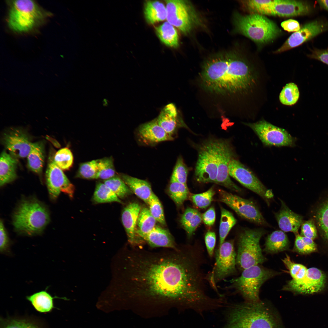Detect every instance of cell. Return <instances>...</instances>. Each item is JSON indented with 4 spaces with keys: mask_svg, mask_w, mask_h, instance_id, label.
Returning <instances> with one entry per match:
<instances>
[{
    "mask_svg": "<svg viewBox=\"0 0 328 328\" xmlns=\"http://www.w3.org/2000/svg\"><path fill=\"white\" fill-rule=\"evenodd\" d=\"M259 265L244 269L240 276L230 281V284L227 288L235 290L243 297L246 302H255L260 301L259 292L261 285L280 273Z\"/></svg>",
    "mask_w": 328,
    "mask_h": 328,
    "instance_id": "obj_7",
    "label": "cell"
},
{
    "mask_svg": "<svg viewBox=\"0 0 328 328\" xmlns=\"http://www.w3.org/2000/svg\"><path fill=\"white\" fill-rule=\"evenodd\" d=\"M221 215L219 227L220 248L224 242L225 239L237 220L233 214L224 208H221Z\"/></svg>",
    "mask_w": 328,
    "mask_h": 328,
    "instance_id": "obj_36",
    "label": "cell"
},
{
    "mask_svg": "<svg viewBox=\"0 0 328 328\" xmlns=\"http://www.w3.org/2000/svg\"><path fill=\"white\" fill-rule=\"evenodd\" d=\"M44 143L40 141L32 143L30 151L27 157L28 166L33 172L41 173L45 159Z\"/></svg>",
    "mask_w": 328,
    "mask_h": 328,
    "instance_id": "obj_30",
    "label": "cell"
},
{
    "mask_svg": "<svg viewBox=\"0 0 328 328\" xmlns=\"http://www.w3.org/2000/svg\"><path fill=\"white\" fill-rule=\"evenodd\" d=\"M188 173V170L183 159L179 156L173 172L170 181L186 184Z\"/></svg>",
    "mask_w": 328,
    "mask_h": 328,
    "instance_id": "obj_48",
    "label": "cell"
},
{
    "mask_svg": "<svg viewBox=\"0 0 328 328\" xmlns=\"http://www.w3.org/2000/svg\"><path fill=\"white\" fill-rule=\"evenodd\" d=\"M97 160V179L105 180L114 176L115 170L111 157L104 158Z\"/></svg>",
    "mask_w": 328,
    "mask_h": 328,
    "instance_id": "obj_43",
    "label": "cell"
},
{
    "mask_svg": "<svg viewBox=\"0 0 328 328\" xmlns=\"http://www.w3.org/2000/svg\"><path fill=\"white\" fill-rule=\"evenodd\" d=\"M124 258L123 289L134 299L173 301L195 311L207 303L205 262L197 248L157 251L132 247Z\"/></svg>",
    "mask_w": 328,
    "mask_h": 328,
    "instance_id": "obj_1",
    "label": "cell"
},
{
    "mask_svg": "<svg viewBox=\"0 0 328 328\" xmlns=\"http://www.w3.org/2000/svg\"><path fill=\"white\" fill-rule=\"evenodd\" d=\"M230 176L245 187L261 197L268 203L274 195L272 191L267 189L249 169L235 158L231 161L229 166Z\"/></svg>",
    "mask_w": 328,
    "mask_h": 328,
    "instance_id": "obj_12",
    "label": "cell"
},
{
    "mask_svg": "<svg viewBox=\"0 0 328 328\" xmlns=\"http://www.w3.org/2000/svg\"><path fill=\"white\" fill-rule=\"evenodd\" d=\"M156 221L149 209L144 207L141 209L137 224L138 228L136 230V232L137 236L140 234H145L150 232L155 226Z\"/></svg>",
    "mask_w": 328,
    "mask_h": 328,
    "instance_id": "obj_37",
    "label": "cell"
},
{
    "mask_svg": "<svg viewBox=\"0 0 328 328\" xmlns=\"http://www.w3.org/2000/svg\"><path fill=\"white\" fill-rule=\"evenodd\" d=\"M317 3L321 8L328 11V0L317 1Z\"/></svg>",
    "mask_w": 328,
    "mask_h": 328,
    "instance_id": "obj_57",
    "label": "cell"
},
{
    "mask_svg": "<svg viewBox=\"0 0 328 328\" xmlns=\"http://www.w3.org/2000/svg\"><path fill=\"white\" fill-rule=\"evenodd\" d=\"M253 79L248 64L233 57H220L207 61L200 75V83L204 90L222 95L245 91L250 87Z\"/></svg>",
    "mask_w": 328,
    "mask_h": 328,
    "instance_id": "obj_2",
    "label": "cell"
},
{
    "mask_svg": "<svg viewBox=\"0 0 328 328\" xmlns=\"http://www.w3.org/2000/svg\"><path fill=\"white\" fill-rule=\"evenodd\" d=\"M274 0H249L244 1L243 3L246 10L250 14H257L268 15L270 7Z\"/></svg>",
    "mask_w": 328,
    "mask_h": 328,
    "instance_id": "obj_40",
    "label": "cell"
},
{
    "mask_svg": "<svg viewBox=\"0 0 328 328\" xmlns=\"http://www.w3.org/2000/svg\"><path fill=\"white\" fill-rule=\"evenodd\" d=\"M141 210L140 205L133 202L127 205L122 213V224L126 232L128 241L132 247H142L141 244L142 242L136 232V226Z\"/></svg>",
    "mask_w": 328,
    "mask_h": 328,
    "instance_id": "obj_21",
    "label": "cell"
},
{
    "mask_svg": "<svg viewBox=\"0 0 328 328\" xmlns=\"http://www.w3.org/2000/svg\"><path fill=\"white\" fill-rule=\"evenodd\" d=\"M165 2L167 22L183 33L189 32L192 27V18L187 4L181 0H167Z\"/></svg>",
    "mask_w": 328,
    "mask_h": 328,
    "instance_id": "obj_18",
    "label": "cell"
},
{
    "mask_svg": "<svg viewBox=\"0 0 328 328\" xmlns=\"http://www.w3.org/2000/svg\"><path fill=\"white\" fill-rule=\"evenodd\" d=\"M217 174L216 140L209 139L202 143L198 148L195 177L199 182L215 183Z\"/></svg>",
    "mask_w": 328,
    "mask_h": 328,
    "instance_id": "obj_10",
    "label": "cell"
},
{
    "mask_svg": "<svg viewBox=\"0 0 328 328\" xmlns=\"http://www.w3.org/2000/svg\"><path fill=\"white\" fill-rule=\"evenodd\" d=\"M156 34L161 41L166 46L176 48L179 44V38L175 27L167 22L156 27Z\"/></svg>",
    "mask_w": 328,
    "mask_h": 328,
    "instance_id": "obj_32",
    "label": "cell"
},
{
    "mask_svg": "<svg viewBox=\"0 0 328 328\" xmlns=\"http://www.w3.org/2000/svg\"><path fill=\"white\" fill-rule=\"evenodd\" d=\"M215 194L214 187H212L204 192L192 195L191 198L197 207L200 208H206L210 204Z\"/></svg>",
    "mask_w": 328,
    "mask_h": 328,
    "instance_id": "obj_49",
    "label": "cell"
},
{
    "mask_svg": "<svg viewBox=\"0 0 328 328\" xmlns=\"http://www.w3.org/2000/svg\"><path fill=\"white\" fill-rule=\"evenodd\" d=\"M202 215L197 210L188 207L181 216L180 223L190 238L201 223Z\"/></svg>",
    "mask_w": 328,
    "mask_h": 328,
    "instance_id": "obj_33",
    "label": "cell"
},
{
    "mask_svg": "<svg viewBox=\"0 0 328 328\" xmlns=\"http://www.w3.org/2000/svg\"><path fill=\"white\" fill-rule=\"evenodd\" d=\"M56 298L65 299L63 298L52 296L47 291H41L26 297V299L29 301L34 308L41 313L50 311L54 308L53 299Z\"/></svg>",
    "mask_w": 328,
    "mask_h": 328,
    "instance_id": "obj_31",
    "label": "cell"
},
{
    "mask_svg": "<svg viewBox=\"0 0 328 328\" xmlns=\"http://www.w3.org/2000/svg\"><path fill=\"white\" fill-rule=\"evenodd\" d=\"M279 210L275 214L279 227L284 232L296 234L303 222L302 217L291 210L282 201Z\"/></svg>",
    "mask_w": 328,
    "mask_h": 328,
    "instance_id": "obj_24",
    "label": "cell"
},
{
    "mask_svg": "<svg viewBox=\"0 0 328 328\" xmlns=\"http://www.w3.org/2000/svg\"><path fill=\"white\" fill-rule=\"evenodd\" d=\"M137 132L141 141L148 145L172 140L173 139L159 125L156 118L141 125Z\"/></svg>",
    "mask_w": 328,
    "mask_h": 328,
    "instance_id": "obj_22",
    "label": "cell"
},
{
    "mask_svg": "<svg viewBox=\"0 0 328 328\" xmlns=\"http://www.w3.org/2000/svg\"><path fill=\"white\" fill-rule=\"evenodd\" d=\"M234 25L237 31L255 43L264 44L279 36L281 31L277 25L265 15L257 14L235 15Z\"/></svg>",
    "mask_w": 328,
    "mask_h": 328,
    "instance_id": "obj_6",
    "label": "cell"
},
{
    "mask_svg": "<svg viewBox=\"0 0 328 328\" xmlns=\"http://www.w3.org/2000/svg\"><path fill=\"white\" fill-rule=\"evenodd\" d=\"M150 212L157 221L163 225L166 223L162 206L159 199L153 193L148 202Z\"/></svg>",
    "mask_w": 328,
    "mask_h": 328,
    "instance_id": "obj_47",
    "label": "cell"
},
{
    "mask_svg": "<svg viewBox=\"0 0 328 328\" xmlns=\"http://www.w3.org/2000/svg\"><path fill=\"white\" fill-rule=\"evenodd\" d=\"M217 163V174L215 183L236 192L241 189L231 179L229 174V166L235 154L230 142L225 139L216 140Z\"/></svg>",
    "mask_w": 328,
    "mask_h": 328,
    "instance_id": "obj_14",
    "label": "cell"
},
{
    "mask_svg": "<svg viewBox=\"0 0 328 328\" xmlns=\"http://www.w3.org/2000/svg\"><path fill=\"white\" fill-rule=\"evenodd\" d=\"M18 161L6 151L1 154L0 159V186H3L16 179Z\"/></svg>",
    "mask_w": 328,
    "mask_h": 328,
    "instance_id": "obj_26",
    "label": "cell"
},
{
    "mask_svg": "<svg viewBox=\"0 0 328 328\" xmlns=\"http://www.w3.org/2000/svg\"><path fill=\"white\" fill-rule=\"evenodd\" d=\"M264 234L261 229H246L239 234L236 260L237 266L240 270L262 264L266 260L259 243Z\"/></svg>",
    "mask_w": 328,
    "mask_h": 328,
    "instance_id": "obj_8",
    "label": "cell"
},
{
    "mask_svg": "<svg viewBox=\"0 0 328 328\" xmlns=\"http://www.w3.org/2000/svg\"><path fill=\"white\" fill-rule=\"evenodd\" d=\"M10 241L3 221L0 222V252L2 254H9Z\"/></svg>",
    "mask_w": 328,
    "mask_h": 328,
    "instance_id": "obj_52",
    "label": "cell"
},
{
    "mask_svg": "<svg viewBox=\"0 0 328 328\" xmlns=\"http://www.w3.org/2000/svg\"><path fill=\"white\" fill-rule=\"evenodd\" d=\"M265 145L276 146H294L296 139L285 129L263 120L254 123H245Z\"/></svg>",
    "mask_w": 328,
    "mask_h": 328,
    "instance_id": "obj_11",
    "label": "cell"
},
{
    "mask_svg": "<svg viewBox=\"0 0 328 328\" xmlns=\"http://www.w3.org/2000/svg\"><path fill=\"white\" fill-rule=\"evenodd\" d=\"M315 217L323 237L328 240V200L323 202L318 207Z\"/></svg>",
    "mask_w": 328,
    "mask_h": 328,
    "instance_id": "obj_42",
    "label": "cell"
},
{
    "mask_svg": "<svg viewBox=\"0 0 328 328\" xmlns=\"http://www.w3.org/2000/svg\"><path fill=\"white\" fill-rule=\"evenodd\" d=\"M55 163L62 170H68L71 166L73 162V154L67 148H62L54 154Z\"/></svg>",
    "mask_w": 328,
    "mask_h": 328,
    "instance_id": "obj_45",
    "label": "cell"
},
{
    "mask_svg": "<svg viewBox=\"0 0 328 328\" xmlns=\"http://www.w3.org/2000/svg\"><path fill=\"white\" fill-rule=\"evenodd\" d=\"M204 239L208 255L210 258H212L214 255L216 242L215 233L212 231H208L205 235Z\"/></svg>",
    "mask_w": 328,
    "mask_h": 328,
    "instance_id": "obj_53",
    "label": "cell"
},
{
    "mask_svg": "<svg viewBox=\"0 0 328 328\" xmlns=\"http://www.w3.org/2000/svg\"><path fill=\"white\" fill-rule=\"evenodd\" d=\"M54 155L51 153L46 172V185L50 197L55 200L61 192L73 196L75 188L61 169L55 163Z\"/></svg>",
    "mask_w": 328,
    "mask_h": 328,
    "instance_id": "obj_15",
    "label": "cell"
},
{
    "mask_svg": "<svg viewBox=\"0 0 328 328\" xmlns=\"http://www.w3.org/2000/svg\"><path fill=\"white\" fill-rule=\"evenodd\" d=\"M144 13L146 22L153 24L166 19V6L158 1H146L144 3Z\"/></svg>",
    "mask_w": 328,
    "mask_h": 328,
    "instance_id": "obj_28",
    "label": "cell"
},
{
    "mask_svg": "<svg viewBox=\"0 0 328 328\" xmlns=\"http://www.w3.org/2000/svg\"><path fill=\"white\" fill-rule=\"evenodd\" d=\"M227 316L223 328H283L277 312L260 300L231 305Z\"/></svg>",
    "mask_w": 328,
    "mask_h": 328,
    "instance_id": "obj_3",
    "label": "cell"
},
{
    "mask_svg": "<svg viewBox=\"0 0 328 328\" xmlns=\"http://www.w3.org/2000/svg\"><path fill=\"white\" fill-rule=\"evenodd\" d=\"M2 142L9 154L16 159L27 157L32 143L24 131L17 128L12 129L5 133Z\"/></svg>",
    "mask_w": 328,
    "mask_h": 328,
    "instance_id": "obj_19",
    "label": "cell"
},
{
    "mask_svg": "<svg viewBox=\"0 0 328 328\" xmlns=\"http://www.w3.org/2000/svg\"><path fill=\"white\" fill-rule=\"evenodd\" d=\"M138 236L142 242H145L153 248H176L178 246L170 232L159 227L155 226L149 232Z\"/></svg>",
    "mask_w": 328,
    "mask_h": 328,
    "instance_id": "obj_23",
    "label": "cell"
},
{
    "mask_svg": "<svg viewBox=\"0 0 328 328\" xmlns=\"http://www.w3.org/2000/svg\"><path fill=\"white\" fill-rule=\"evenodd\" d=\"M156 119L159 125L172 137L177 128L184 125L179 116L176 107L172 103L164 107Z\"/></svg>",
    "mask_w": 328,
    "mask_h": 328,
    "instance_id": "obj_25",
    "label": "cell"
},
{
    "mask_svg": "<svg viewBox=\"0 0 328 328\" xmlns=\"http://www.w3.org/2000/svg\"><path fill=\"white\" fill-rule=\"evenodd\" d=\"M316 245L313 240L296 234L293 251L302 254H308L316 251Z\"/></svg>",
    "mask_w": 328,
    "mask_h": 328,
    "instance_id": "obj_44",
    "label": "cell"
},
{
    "mask_svg": "<svg viewBox=\"0 0 328 328\" xmlns=\"http://www.w3.org/2000/svg\"><path fill=\"white\" fill-rule=\"evenodd\" d=\"M310 5L306 2L292 0H274L268 15L292 17L304 15L311 12Z\"/></svg>",
    "mask_w": 328,
    "mask_h": 328,
    "instance_id": "obj_20",
    "label": "cell"
},
{
    "mask_svg": "<svg viewBox=\"0 0 328 328\" xmlns=\"http://www.w3.org/2000/svg\"><path fill=\"white\" fill-rule=\"evenodd\" d=\"M282 261L292 278V280L296 282L301 281L305 277L307 269L304 265L293 262L290 257L286 254Z\"/></svg>",
    "mask_w": 328,
    "mask_h": 328,
    "instance_id": "obj_41",
    "label": "cell"
},
{
    "mask_svg": "<svg viewBox=\"0 0 328 328\" xmlns=\"http://www.w3.org/2000/svg\"><path fill=\"white\" fill-rule=\"evenodd\" d=\"M326 280L325 275L322 271L312 267L307 269L306 275L301 281L296 282L292 279L289 280L282 289L297 294H313L323 289Z\"/></svg>",
    "mask_w": 328,
    "mask_h": 328,
    "instance_id": "obj_16",
    "label": "cell"
},
{
    "mask_svg": "<svg viewBox=\"0 0 328 328\" xmlns=\"http://www.w3.org/2000/svg\"><path fill=\"white\" fill-rule=\"evenodd\" d=\"M281 26L283 29L288 32H296L300 29L299 22L293 19H289L282 22Z\"/></svg>",
    "mask_w": 328,
    "mask_h": 328,
    "instance_id": "obj_56",
    "label": "cell"
},
{
    "mask_svg": "<svg viewBox=\"0 0 328 328\" xmlns=\"http://www.w3.org/2000/svg\"><path fill=\"white\" fill-rule=\"evenodd\" d=\"M204 223L208 226L213 225L215 221L216 214L214 208L211 207L202 215Z\"/></svg>",
    "mask_w": 328,
    "mask_h": 328,
    "instance_id": "obj_55",
    "label": "cell"
},
{
    "mask_svg": "<svg viewBox=\"0 0 328 328\" xmlns=\"http://www.w3.org/2000/svg\"><path fill=\"white\" fill-rule=\"evenodd\" d=\"M7 3L9 7L7 24L15 32H31L43 24L52 15L33 0H9Z\"/></svg>",
    "mask_w": 328,
    "mask_h": 328,
    "instance_id": "obj_4",
    "label": "cell"
},
{
    "mask_svg": "<svg viewBox=\"0 0 328 328\" xmlns=\"http://www.w3.org/2000/svg\"><path fill=\"white\" fill-rule=\"evenodd\" d=\"M12 218L13 225L16 231L29 236L41 233L50 220L46 207L34 198L22 201Z\"/></svg>",
    "mask_w": 328,
    "mask_h": 328,
    "instance_id": "obj_5",
    "label": "cell"
},
{
    "mask_svg": "<svg viewBox=\"0 0 328 328\" xmlns=\"http://www.w3.org/2000/svg\"><path fill=\"white\" fill-rule=\"evenodd\" d=\"M121 178L132 192L148 204L153 193L151 186L148 182L125 174H121Z\"/></svg>",
    "mask_w": 328,
    "mask_h": 328,
    "instance_id": "obj_27",
    "label": "cell"
},
{
    "mask_svg": "<svg viewBox=\"0 0 328 328\" xmlns=\"http://www.w3.org/2000/svg\"><path fill=\"white\" fill-rule=\"evenodd\" d=\"M1 328H40L37 324L25 319H10L3 320Z\"/></svg>",
    "mask_w": 328,
    "mask_h": 328,
    "instance_id": "obj_50",
    "label": "cell"
},
{
    "mask_svg": "<svg viewBox=\"0 0 328 328\" xmlns=\"http://www.w3.org/2000/svg\"><path fill=\"white\" fill-rule=\"evenodd\" d=\"M218 193L219 200L226 204L241 217L258 224L267 225L266 221L253 201L222 190H219Z\"/></svg>",
    "mask_w": 328,
    "mask_h": 328,
    "instance_id": "obj_13",
    "label": "cell"
},
{
    "mask_svg": "<svg viewBox=\"0 0 328 328\" xmlns=\"http://www.w3.org/2000/svg\"><path fill=\"white\" fill-rule=\"evenodd\" d=\"M289 247V241L285 232L277 230L267 237L264 251L267 253L274 254L287 250Z\"/></svg>",
    "mask_w": 328,
    "mask_h": 328,
    "instance_id": "obj_29",
    "label": "cell"
},
{
    "mask_svg": "<svg viewBox=\"0 0 328 328\" xmlns=\"http://www.w3.org/2000/svg\"><path fill=\"white\" fill-rule=\"evenodd\" d=\"M104 183L119 198L123 199L131 195L132 191L121 177L114 176L104 181Z\"/></svg>",
    "mask_w": 328,
    "mask_h": 328,
    "instance_id": "obj_39",
    "label": "cell"
},
{
    "mask_svg": "<svg viewBox=\"0 0 328 328\" xmlns=\"http://www.w3.org/2000/svg\"><path fill=\"white\" fill-rule=\"evenodd\" d=\"M301 236L315 239L317 237V231L312 219L303 222L301 225Z\"/></svg>",
    "mask_w": 328,
    "mask_h": 328,
    "instance_id": "obj_51",
    "label": "cell"
},
{
    "mask_svg": "<svg viewBox=\"0 0 328 328\" xmlns=\"http://www.w3.org/2000/svg\"><path fill=\"white\" fill-rule=\"evenodd\" d=\"M168 188L169 194L178 207L182 205L188 198L189 191L187 184L170 181Z\"/></svg>",
    "mask_w": 328,
    "mask_h": 328,
    "instance_id": "obj_35",
    "label": "cell"
},
{
    "mask_svg": "<svg viewBox=\"0 0 328 328\" xmlns=\"http://www.w3.org/2000/svg\"><path fill=\"white\" fill-rule=\"evenodd\" d=\"M299 96V92L297 85L291 82L283 87L279 94V99L282 104L292 105L297 102Z\"/></svg>",
    "mask_w": 328,
    "mask_h": 328,
    "instance_id": "obj_38",
    "label": "cell"
},
{
    "mask_svg": "<svg viewBox=\"0 0 328 328\" xmlns=\"http://www.w3.org/2000/svg\"><path fill=\"white\" fill-rule=\"evenodd\" d=\"M236 256L233 241L224 242L216 251L215 262L207 278L218 295L220 294L217 288V283L237 272Z\"/></svg>",
    "mask_w": 328,
    "mask_h": 328,
    "instance_id": "obj_9",
    "label": "cell"
},
{
    "mask_svg": "<svg viewBox=\"0 0 328 328\" xmlns=\"http://www.w3.org/2000/svg\"><path fill=\"white\" fill-rule=\"evenodd\" d=\"M328 30V22L317 20L307 23L292 34L275 53H281L299 46Z\"/></svg>",
    "mask_w": 328,
    "mask_h": 328,
    "instance_id": "obj_17",
    "label": "cell"
},
{
    "mask_svg": "<svg viewBox=\"0 0 328 328\" xmlns=\"http://www.w3.org/2000/svg\"><path fill=\"white\" fill-rule=\"evenodd\" d=\"M93 200L96 203L111 202H122L116 194L104 183L96 184L93 196Z\"/></svg>",
    "mask_w": 328,
    "mask_h": 328,
    "instance_id": "obj_34",
    "label": "cell"
},
{
    "mask_svg": "<svg viewBox=\"0 0 328 328\" xmlns=\"http://www.w3.org/2000/svg\"><path fill=\"white\" fill-rule=\"evenodd\" d=\"M97 160H94L81 164L77 176L87 179H97Z\"/></svg>",
    "mask_w": 328,
    "mask_h": 328,
    "instance_id": "obj_46",
    "label": "cell"
},
{
    "mask_svg": "<svg viewBox=\"0 0 328 328\" xmlns=\"http://www.w3.org/2000/svg\"><path fill=\"white\" fill-rule=\"evenodd\" d=\"M309 57L315 59L328 65V50L314 49L308 55Z\"/></svg>",
    "mask_w": 328,
    "mask_h": 328,
    "instance_id": "obj_54",
    "label": "cell"
}]
</instances>
